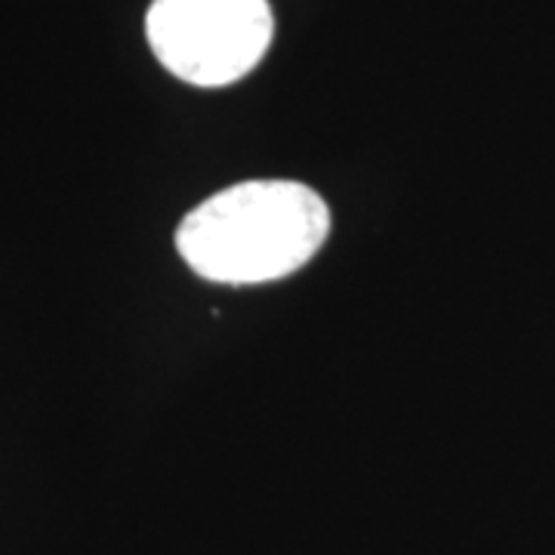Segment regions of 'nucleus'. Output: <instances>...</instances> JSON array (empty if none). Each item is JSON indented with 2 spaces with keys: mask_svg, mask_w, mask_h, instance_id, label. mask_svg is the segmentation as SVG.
Here are the masks:
<instances>
[{
  "mask_svg": "<svg viewBox=\"0 0 555 555\" xmlns=\"http://www.w3.org/2000/svg\"><path fill=\"white\" fill-rule=\"evenodd\" d=\"M145 35L170 75L195 87H225L266 56L275 16L269 0H155Z\"/></svg>",
  "mask_w": 555,
  "mask_h": 555,
  "instance_id": "nucleus-2",
  "label": "nucleus"
},
{
  "mask_svg": "<svg viewBox=\"0 0 555 555\" xmlns=\"http://www.w3.org/2000/svg\"><path fill=\"white\" fill-rule=\"evenodd\" d=\"M331 235V210L294 179L222 189L182 219L177 247L195 275L217 284H269L299 272Z\"/></svg>",
  "mask_w": 555,
  "mask_h": 555,
  "instance_id": "nucleus-1",
  "label": "nucleus"
}]
</instances>
